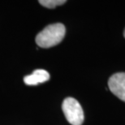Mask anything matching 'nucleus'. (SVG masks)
I'll list each match as a JSON object with an SVG mask.
<instances>
[{"label":"nucleus","instance_id":"nucleus-4","mask_svg":"<svg viewBox=\"0 0 125 125\" xmlns=\"http://www.w3.org/2000/svg\"><path fill=\"white\" fill-rule=\"evenodd\" d=\"M50 79V74L46 70L37 69L32 74L24 76V81L28 85H37L40 83H44Z\"/></svg>","mask_w":125,"mask_h":125},{"label":"nucleus","instance_id":"nucleus-3","mask_svg":"<svg viewBox=\"0 0 125 125\" xmlns=\"http://www.w3.org/2000/svg\"><path fill=\"white\" fill-rule=\"evenodd\" d=\"M108 86L112 94L125 102V72L112 75L108 81Z\"/></svg>","mask_w":125,"mask_h":125},{"label":"nucleus","instance_id":"nucleus-5","mask_svg":"<svg viewBox=\"0 0 125 125\" xmlns=\"http://www.w3.org/2000/svg\"><path fill=\"white\" fill-rule=\"evenodd\" d=\"M67 1L65 0H40L39 3L45 7L50 9H53L57 6H61L63 5Z\"/></svg>","mask_w":125,"mask_h":125},{"label":"nucleus","instance_id":"nucleus-2","mask_svg":"<svg viewBox=\"0 0 125 125\" xmlns=\"http://www.w3.org/2000/svg\"><path fill=\"white\" fill-rule=\"evenodd\" d=\"M62 109L67 120L72 125H81L84 122V111L78 101L67 97L62 104Z\"/></svg>","mask_w":125,"mask_h":125},{"label":"nucleus","instance_id":"nucleus-6","mask_svg":"<svg viewBox=\"0 0 125 125\" xmlns=\"http://www.w3.org/2000/svg\"><path fill=\"white\" fill-rule=\"evenodd\" d=\"M124 37H125V29H124Z\"/></svg>","mask_w":125,"mask_h":125},{"label":"nucleus","instance_id":"nucleus-1","mask_svg":"<svg viewBox=\"0 0 125 125\" xmlns=\"http://www.w3.org/2000/svg\"><path fill=\"white\" fill-rule=\"evenodd\" d=\"M66 33L65 26L61 23L46 26L36 37V43L42 48H50L59 44Z\"/></svg>","mask_w":125,"mask_h":125}]
</instances>
